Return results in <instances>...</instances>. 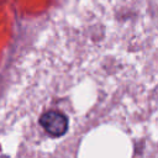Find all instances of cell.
<instances>
[{"label": "cell", "instance_id": "1", "mask_svg": "<svg viewBox=\"0 0 158 158\" xmlns=\"http://www.w3.org/2000/svg\"><path fill=\"white\" fill-rule=\"evenodd\" d=\"M40 123L49 135L54 137L63 136L68 128V118L58 111H48L43 114L40 118Z\"/></svg>", "mask_w": 158, "mask_h": 158}]
</instances>
